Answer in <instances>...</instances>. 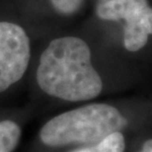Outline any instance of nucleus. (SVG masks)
I'll return each instance as SVG.
<instances>
[{
	"label": "nucleus",
	"instance_id": "obj_1",
	"mask_svg": "<svg viewBox=\"0 0 152 152\" xmlns=\"http://www.w3.org/2000/svg\"><path fill=\"white\" fill-rule=\"evenodd\" d=\"M37 82L48 95L69 102L96 98L103 82L91 61V50L84 39L61 37L53 39L42 51Z\"/></svg>",
	"mask_w": 152,
	"mask_h": 152
},
{
	"label": "nucleus",
	"instance_id": "obj_2",
	"mask_svg": "<svg viewBox=\"0 0 152 152\" xmlns=\"http://www.w3.org/2000/svg\"><path fill=\"white\" fill-rule=\"evenodd\" d=\"M126 124V118L113 106L90 104L53 118L42 127L39 138L51 147L97 144L111 133L121 132Z\"/></svg>",
	"mask_w": 152,
	"mask_h": 152
},
{
	"label": "nucleus",
	"instance_id": "obj_3",
	"mask_svg": "<svg viewBox=\"0 0 152 152\" xmlns=\"http://www.w3.org/2000/svg\"><path fill=\"white\" fill-rule=\"evenodd\" d=\"M96 13L104 21H126L124 45L129 51L141 50L152 34V10L148 0H103Z\"/></svg>",
	"mask_w": 152,
	"mask_h": 152
},
{
	"label": "nucleus",
	"instance_id": "obj_4",
	"mask_svg": "<svg viewBox=\"0 0 152 152\" xmlns=\"http://www.w3.org/2000/svg\"><path fill=\"white\" fill-rule=\"evenodd\" d=\"M30 58L31 44L25 30L16 23L0 22V93L23 77Z\"/></svg>",
	"mask_w": 152,
	"mask_h": 152
},
{
	"label": "nucleus",
	"instance_id": "obj_5",
	"mask_svg": "<svg viewBox=\"0 0 152 152\" xmlns=\"http://www.w3.org/2000/svg\"><path fill=\"white\" fill-rule=\"evenodd\" d=\"M21 137V129L13 121H0V152H12Z\"/></svg>",
	"mask_w": 152,
	"mask_h": 152
},
{
	"label": "nucleus",
	"instance_id": "obj_6",
	"mask_svg": "<svg viewBox=\"0 0 152 152\" xmlns=\"http://www.w3.org/2000/svg\"><path fill=\"white\" fill-rule=\"evenodd\" d=\"M126 148L124 137L121 132H115L106 136L94 146L82 148L73 152H124Z\"/></svg>",
	"mask_w": 152,
	"mask_h": 152
},
{
	"label": "nucleus",
	"instance_id": "obj_7",
	"mask_svg": "<svg viewBox=\"0 0 152 152\" xmlns=\"http://www.w3.org/2000/svg\"><path fill=\"white\" fill-rule=\"evenodd\" d=\"M50 1L56 12L65 16H70L80 9L84 0H50Z\"/></svg>",
	"mask_w": 152,
	"mask_h": 152
},
{
	"label": "nucleus",
	"instance_id": "obj_8",
	"mask_svg": "<svg viewBox=\"0 0 152 152\" xmlns=\"http://www.w3.org/2000/svg\"><path fill=\"white\" fill-rule=\"evenodd\" d=\"M139 152H152V141L151 139H148L147 141H145V143L142 146L141 150Z\"/></svg>",
	"mask_w": 152,
	"mask_h": 152
},
{
	"label": "nucleus",
	"instance_id": "obj_9",
	"mask_svg": "<svg viewBox=\"0 0 152 152\" xmlns=\"http://www.w3.org/2000/svg\"><path fill=\"white\" fill-rule=\"evenodd\" d=\"M101 1H103V0H101Z\"/></svg>",
	"mask_w": 152,
	"mask_h": 152
}]
</instances>
